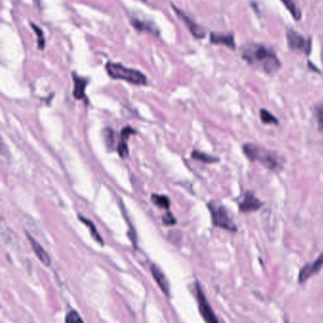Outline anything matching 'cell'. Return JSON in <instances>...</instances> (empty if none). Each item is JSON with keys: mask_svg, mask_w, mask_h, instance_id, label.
<instances>
[{"mask_svg": "<svg viewBox=\"0 0 323 323\" xmlns=\"http://www.w3.org/2000/svg\"><path fill=\"white\" fill-rule=\"evenodd\" d=\"M242 58L248 65L269 75L275 74L281 66L275 52L261 44L245 46L242 51Z\"/></svg>", "mask_w": 323, "mask_h": 323, "instance_id": "1", "label": "cell"}, {"mask_svg": "<svg viewBox=\"0 0 323 323\" xmlns=\"http://www.w3.org/2000/svg\"><path fill=\"white\" fill-rule=\"evenodd\" d=\"M243 152L249 161L259 162L270 171L279 172L283 168V161L276 152L270 151L252 143L244 144Z\"/></svg>", "mask_w": 323, "mask_h": 323, "instance_id": "2", "label": "cell"}, {"mask_svg": "<svg viewBox=\"0 0 323 323\" xmlns=\"http://www.w3.org/2000/svg\"><path fill=\"white\" fill-rule=\"evenodd\" d=\"M107 71L108 75L116 80H122L136 86H144L147 84V78L143 73L134 68H128L120 64L108 63Z\"/></svg>", "mask_w": 323, "mask_h": 323, "instance_id": "3", "label": "cell"}, {"mask_svg": "<svg viewBox=\"0 0 323 323\" xmlns=\"http://www.w3.org/2000/svg\"><path fill=\"white\" fill-rule=\"evenodd\" d=\"M208 208L212 215V221L214 226L226 229L230 232H237L238 227L230 218L224 206L218 204L215 201H211L208 204Z\"/></svg>", "mask_w": 323, "mask_h": 323, "instance_id": "4", "label": "cell"}, {"mask_svg": "<svg viewBox=\"0 0 323 323\" xmlns=\"http://www.w3.org/2000/svg\"><path fill=\"white\" fill-rule=\"evenodd\" d=\"M287 45L293 52H302L305 55H310L312 52L311 38H305L295 30H288L286 32Z\"/></svg>", "mask_w": 323, "mask_h": 323, "instance_id": "5", "label": "cell"}, {"mask_svg": "<svg viewBox=\"0 0 323 323\" xmlns=\"http://www.w3.org/2000/svg\"><path fill=\"white\" fill-rule=\"evenodd\" d=\"M195 291H196V299L198 302L199 312L201 314L202 318L204 319L205 322L212 323H219V321L216 318L215 314L213 311L210 303L207 301L204 292L200 287V284L198 282H196L195 284Z\"/></svg>", "mask_w": 323, "mask_h": 323, "instance_id": "6", "label": "cell"}, {"mask_svg": "<svg viewBox=\"0 0 323 323\" xmlns=\"http://www.w3.org/2000/svg\"><path fill=\"white\" fill-rule=\"evenodd\" d=\"M323 268V253H322L319 258L317 259L316 261H314L312 264H306L303 268H302L300 273H299V277H298V282L299 283H304L305 281L309 280L313 275L317 274L318 272H320V270L322 269Z\"/></svg>", "mask_w": 323, "mask_h": 323, "instance_id": "7", "label": "cell"}, {"mask_svg": "<svg viewBox=\"0 0 323 323\" xmlns=\"http://www.w3.org/2000/svg\"><path fill=\"white\" fill-rule=\"evenodd\" d=\"M172 9H173V11L176 12L177 16L185 23V25L187 26V28L189 29V31L193 34L194 37H195L196 39H203L204 38L205 36H206V31H205L203 27L196 24L192 18H190L188 15H186L184 13L183 11L178 10L173 5H172Z\"/></svg>", "mask_w": 323, "mask_h": 323, "instance_id": "8", "label": "cell"}, {"mask_svg": "<svg viewBox=\"0 0 323 323\" xmlns=\"http://www.w3.org/2000/svg\"><path fill=\"white\" fill-rule=\"evenodd\" d=\"M263 205L264 203L261 200H259L254 194L250 192H247L244 196V199L239 204V210L241 213H245V214L253 213V212H257L259 209L263 207Z\"/></svg>", "mask_w": 323, "mask_h": 323, "instance_id": "9", "label": "cell"}, {"mask_svg": "<svg viewBox=\"0 0 323 323\" xmlns=\"http://www.w3.org/2000/svg\"><path fill=\"white\" fill-rule=\"evenodd\" d=\"M211 43L215 45H224L228 49L234 51L236 50V44L234 40V35L232 33L227 34H218V33H212L211 36Z\"/></svg>", "mask_w": 323, "mask_h": 323, "instance_id": "10", "label": "cell"}, {"mask_svg": "<svg viewBox=\"0 0 323 323\" xmlns=\"http://www.w3.org/2000/svg\"><path fill=\"white\" fill-rule=\"evenodd\" d=\"M72 79L74 82V88H73V96L76 100H86V88L88 80L86 78L80 77L75 72L72 73Z\"/></svg>", "mask_w": 323, "mask_h": 323, "instance_id": "11", "label": "cell"}, {"mask_svg": "<svg viewBox=\"0 0 323 323\" xmlns=\"http://www.w3.org/2000/svg\"><path fill=\"white\" fill-rule=\"evenodd\" d=\"M27 236H28L29 240H30V243H31V245H32L33 252L35 253L36 257L39 259V260L41 261V263H42L43 265H45V266H47V267L51 266L52 259L50 257V255L48 254V252H47V251L42 248V246H41L38 242H36V241H35V240H34V239L29 234V233H27Z\"/></svg>", "mask_w": 323, "mask_h": 323, "instance_id": "12", "label": "cell"}, {"mask_svg": "<svg viewBox=\"0 0 323 323\" xmlns=\"http://www.w3.org/2000/svg\"><path fill=\"white\" fill-rule=\"evenodd\" d=\"M151 272L153 277L155 280L157 281V283L159 284V286L161 287V289L163 291V293L166 296H170V286H169V282L166 279L165 275L162 273V270L160 269L156 265H152Z\"/></svg>", "mask_w": 323, "mask_h": 323, "instance_id": "13", "label": "cell"}, {"mask_svg": "<svg viewBox=\"0 0 323 323\" xmlns=\"http://www.w3.org/2000/svg\"><path fill=\"white\" fill-rule=\"evenodd\" d=\"M280 1L285 6L287 11L290 12L292 17L296 21H300L302 19V11L298 9L297 5L294 3L293 0H280Z\"/></svg>", "mask_w": 323, "mask_h": 323, "instance_id": "14", "label": "cell"}, {"mask_svg": "<svg viewBox=\"0 0 323 323\" xmlns=\"http://www.w3.org/2000/svg\"><path fill=\"white\" fill-rule=\"evenodd\" d=\"M260 118L265 124H274V125L279 124L278 119L272 113H270L269 111H268L267 109H261L260 110Z\"/></svg>", "mask_w": 323, "mask_h": 323, "instance_id": "15", "label": "cell"}, {"mask_svg": "<svg viewBox=\"0 0 323 323\" xmlns=\"http://www.w3.org/2000/svg\"><path fill=\"white\" fill-rule=\"evenodd\" d=\"M192 158L196 161L205 162V163H215L219 162V159L214 156H210L208 154H205L202 152L194 151L192 153Z\"/></svg>", "mask_w": 323, "mask_h": 323, "instance_id": "16", "label": "cell"}, {"mask_svg": "<svg viewBox=\"0 0 323 323\" xmlns=\"http://www.w3.org/2000/svg\"><path fill=\"white\" fill-rule=\"evenodd\" d=\"M151 198L154 204L161 207L162 209L169 210V208H170V199L167 196L159 195V194H153Z\"/></svg>", "mask_w": 323, "mask_h": 323, "instance_id": "17", "label": "cell"}, {"mask_svg": "<svg viewBox=\"0 0 323 323\" xmlns=\"http://www.w3.org/2000/svg\"><path fill=\"white\" fill-rule=\"evenodd\" d=\"M79 218H80V220H81L83 223H85L86 226L89 227V229H90V231H91V235H92V237L95 239V241H97L98 243H100L101 245H104L103 238L101 237V235L99 234V232H97V229L95 228V226L93 225V223H92L91 221L87 220V219H86V218L83 217V216H79Z\"/></svg>", "mask_w": 323, "mask_h": 323, "instance_id": "18", "label": "cell"}, {"mask_svg": "<svg viewBox=\"0 0 323 323\" xmlns=\"http://www.w3.org/2000/svg\"><path fill=\"white\" fill-rule=\"evenodd\" d=\"M132 25H133V27H134L136 30L140 31V32H142V31H146V32H148V33H158L157 29H154L153 26H151L150 24H147V23H144V22H141L140 21V20H137V19L132 20Z\"/></svg>", "mask_w": 323, "mask_h": 323, "instance_id": "19", "label": "cell"}, {"mask_svg": "<svg viewBox=\"0 0 323 323\" xmlns=\"http://www.w3.org/2000/svg\"><path fill=\"white\" fill-rule=\"evenodd\" d=\"M31 26H32V28H33L35 34L37 35L38 48H39L40 50H43L44 48H45V45H46V41H45V38H44V34L42 30H41L39 27H37L36 25H34L33 23H31Z\"/></svg>", "mask_w": 323, "mask_h": 323, "instance_id": "20", "label": "cell"}, {"mask_svg": "<svg viewBox=\"0 0 323 323\" xmlns=\"http://www.w3.org/2000/svg\"><path fill=\"white\" fill-rule=\"evenodd\" d=\"M316 118L319 125V130L323 134V104L317 106L316 108Z\"/></svg>", "mask_w": 323, "mask_h": 323, "instance_id": "21", "label": "cell"}, {"mask_svg": "<svg viewBox=\"0 0 323 323\" xmlns=\"http://www.w3.org/2000/svg\"><path fill=\"white\" fill-rule=\"evenodd\" d=\"M65 322L66 323H83V320L80 318L79 314L76 311H70L66 315Z\"/></svg>", "mask_w": 323, "mask_h": 323, "instance_id": "22", "label": "cell"}, {"mask_svg": "<svg viewBox=\"0 0 323 323\" xmlns=\"http://www.w3.org/2000/svg\"><path fill=\"white\" fill-rule=\"evenodd\" d=\"M118 153H119V157L122 159H124L129 154L128 146H127V143L125 140H120L119 146H118Z\"/></svg>", "mask_w": 323, "mask_h": 323, "instance_id": "23", "label": "cell"}, {"mask_svg": "<svg viewBox=\"0 0 323 323\" xmlns=\"http://www.w3.org/2000/svg\"><path fill=\"white\" fill-rule=\"evenodd\" d=\"M135 134H136V131L135 130L133 129L132 127H130V126H126V127H124L122 129V131H121V134H120L121 140H125L126 141V140L129 139L131 135H135Z\"/></svg>", "mask_w": 323, "mask_h": 323, "instance_id": "24", "label": "cell"}, {"mask_svg": "<svg viewBox=\"0 0 323 323\" xmlns=\"http://www.w3.org/2000/svg\"><path fill=\"white\" fill-rule=\"evenodd\" d=\"M162 222H163L164 225L172 226V225H174V224L176 223V220H175V218L172 216L171 213H168L167 215H165L162 217Z\"/></svg>", "mask_w": 323, "mask_h": 323, "instance_id": "25", "label": "cell"}, {"mask_svg": "<svg viewBox=\"0 0 323 323\" xmlns=\"http://www.w3.org/2000/svg\"><path fill=\"white\" fill-rule=\"evenodd\" d=\"M106 132H107V135H106L107 144L110 147L114 143V132L112 130L109 129V128L106 130Z\"/></svg>", "mask_w": 323, "mask_h": 323, "instance_id": "26", "label": "cell"}]
</instances>
